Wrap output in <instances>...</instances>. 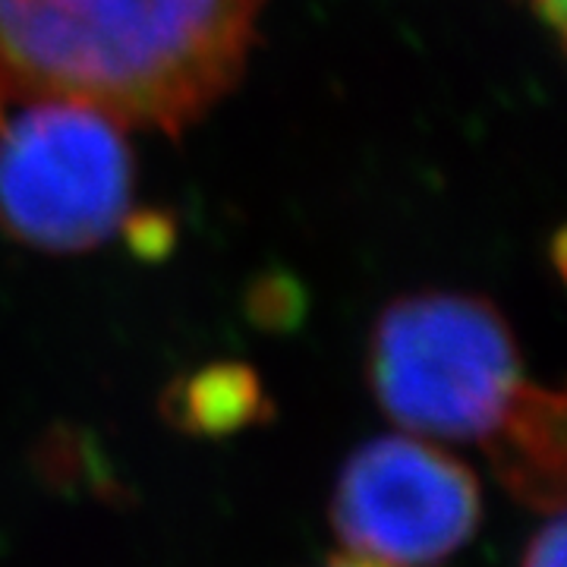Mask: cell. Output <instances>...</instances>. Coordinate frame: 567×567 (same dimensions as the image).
I'll list each match as a JSON object with an SVG mask.
<instances>
[{"label":"cell","instance_id":"obj_1","mask_svg":"<svg viewBox=\"0 0 567 567\" xmlns=\"http://www.w3.org/2000/svg\"><path fill=\"white\" fill-rule=\"evenodd\" d=\"M265 0H0V99L181 136L240 82Z\"/></svg>","mask_w":567,"mask_h":567},{"label":"cell","instance_id":"obj_2","mask_svg":"<svg viewBox=\"0 0 567 567\" xmlns=\"http://www.w3.org/2000/svg\"><path fill=\"white\" fill-rule=\"evenodd\" d=\"M369 379L401 429L447 442H486L529 385L505 316L447 290L413 293L379 316Z\"/></svg>","mask_w":567,"mask_h":567},{"label":"cell","instance_id":"obj_3","mask_svg":"<svg viewBox=\"0 0 567 567\" xmlns=\"http://www.w3.org/2000/svg\"><path fill=\"white\" fill-rule=\"evenodd\" d=\"M0 111V227L41 252H89L133 218L126 126L89 104L35 99Z\"/></svg>","mask_w":567,"mask_h":567},{"label":"cell","instance_id":"obj_4","mask_svg":"<svg viewBox=\"0 0 567 567\" xmlns=\"http://www.w3.org/2000/svg\"><path fill=\"white\" fill-rule=\"evenodd\" d=\"M483 495L457 457L420 439L388 435L341 470L334 529L353 555L388 567L447 558L480 527Z\"/></svg>","mask_w":567,"mask_h":567},{"label":"cell","instance_id":"obj_5","mask_svg":"<svg viewBox=\"0 0 567 567\" xmlns=\"http://www.w3.org/2000/svg\"><path fill=\"white\" fill-rule=\"evenodd\" d=\"M483 445L495 476L520 502L561 511L565 502V398L527 385Z\"/></svg>","mask_w":567,"mask_h":567},{"label":"cell","instance_id":"obj_6","mask_svg":"<svg viewBox=\"0 0 567 567\" xmlns=\"http://www.w3.org/2000/svg\"><path fill=\"white\" fill-rule=\"evenodd\" d=\"M259 391L244 369H218L199 375L186 391V420L199 429H230L246 420L256 406Z\"/></svg>","mask_w":567,"mask_h":567},{"label":"cell","instance_id":"obj_7","mask_svg":"<svg viewBox=\"0 0 567 567\" xmlns=\"http://www.w3.org/2000/svg\"><path fill=\"white\" fill-rule=\"evenodd\" d=\"M520 567H565V520H561V511H555V517L536 533V539L529 543Z\"/></svg>","mask_w":567,"mask_h":567},{"label":"cell","instance_id":"obj_8","mask_svg":"<svg viewBox=\"0 0 567 567\" xmlns=\"http://www.w3.org/2000/svg\"><path fill=\"white\" fill-rule=\"evenodd\" d=\"M533 7L551 32H565V0H533Z\"/></svg>","mask_w":567,"mask_h":567},{"label":"cell","instance_id":"obj_9","mask_svg":"<svg viewBox=\"0 0 567 567\" xmlns=\"http://www.w3.org/2000/svg\"><path fill=\"white\" fill-rule=\"evenodd\" d=\"M328 567H388V565H375V561H363V558H341V561H331Z\"/></svg>","mask_w":567,"mask_h":567}]
</instances>
